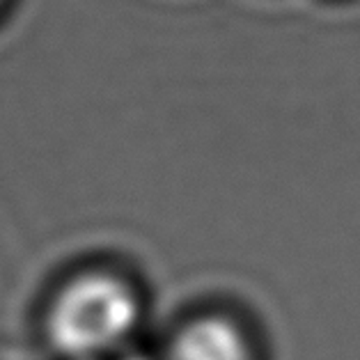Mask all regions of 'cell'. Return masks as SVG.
I'll return each mask as SVG.
<instances>
[{
  "instance_id": "cell-2",
  "label": "cell",
  "mask_w": 360,
  "mask_h": 360,
  "mask_svg": "<svg viewBox=\"0 0 360 360\" xmlns=\"http://www.w3.org/2000/svg\"><path fill=\"white\" fill-rule=\"evenodd\" d=\"M159 360H257L241 323L225 314H198L172 333Z\"/></svg>"
},
{
  "instance_id": "cell-1",
  "label": "cell",
  "mask_w": 360,
  "mask_h": 360,
  "mask_svg": "<svg viewBox=\"0 0 360 360\" xmlns=\"http://www.w3.org/2000/svg\"><path fill=\"white\" fill-rule=\"evenodd\" d=\"M143 303L136 287L115 271L90 269L67 280L51 298L49 340L72 360H103L136 333Z\"/></svg>"
}]
</instances>
